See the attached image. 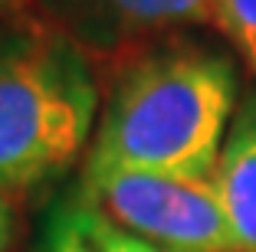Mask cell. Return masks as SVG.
Returning <instances> with one entry per match:
<instances>
[{"label": "cell", "mask_w": 256, "mask_h": 252, "mask_svg": "<svg viewBox=\"0 0 256 252\" xmlns=\"http://www.w3.org/2000/svg\"><path fill=\"white\" fill-rule=\"evenodd\" d=\"M236 62L217 46L164 36L118 62L89 161L210 180L240 102Z\"/></svg>", "instance_id": "obj_1"}, {"label": "cell", "mask_w": 256, "mask_h": 252, "mask_svg": "<svg viewBox=\"0 0 256 252\" xmlns=\"http://www.w3.org/2000/svg\"><path fill=\"white\" fill-rule=\"evenodd\" d=\"M210 187L240 252H256V89H246L236 102Z\"/></svg>", "instance_id": "obj_5"}, {"label": "cell", "mask_w": 256, "mask_h": 252, "mask_svg": "<svg viewBox=\"0 0 256 252\" xmlns=\"http://www.w3.org/2000/svg\"><path fill=\"white\" fill-rule=\"evenodd\" d=\"M20 0H0V13H7V10H14Z\"/></svg>", "instance_id": "obj_9"}, {"label": "cell", "mask_w": 256, "mask_h": 252, "mask_svg": "<svg viewBox=\"0 0 256 252\" xmlns=\"http://www.w3.org/2000/svg\"><path fill=\"white\" fill-rule=\"evenodd\" d=\"M79 197L161 252H236L210 180L128 171L86 157Z\"/></svg>", "instance_id": "obj_3"}, {"label": "cell", "mask_w": 256, "mask_h": 252, "mask_svg": "<svg viewBox=\"0 0 256 252\" xmlns=\"http://www.w3.org/2000/svg\"><path fill=\"white\" fill-rule=\"evenodd\" d=\"M16 7L72 39L96 66L214 20V0H20Z\"/></svg>", "instance_id": "obj_4"}, {"label": "cell", "mask_w": 256, "mask_h": 252, "mask_svg": "<svg viewBox=\"0 0 256 252\" xmlns=\"http://www.w3.org/2000/svg\"><path fill=\"white\" fill-rule=\"evenodd\" d=\"M214 26L240 49L256 72V0H214Z\"/></svg>", "instance_id": "obj_7"}, {"label": "cell", "mask_w": 256, "mask_h": 252, "mask_svg": "<svg viewBox=\"0 0 256 252\" xmlns=\"http://www.w3.org/2000/svg\"><path fill=\"white\" fill-rule=\"evenodd\" d=\"M43 252H161L142 236L122 230L79 193L60 200L43 223Z\"/></svg>", "instance_id": "obj_6"}, {"label": "cell", "mask_w": 256, "mask_h": 252, "mask_svg": "<svg viewBox=\"0 0 256 252\" xmlns=\"http://www.w3.org/2000/svg\"><path fill=\"white\" fill-rule=\"evenodd\" d=\"M16 230H20V216H16L14 200L0 197V252H10V249H14Z\"/></svg>", "instance_id": "obj_8"}, {"label": "cell", "mask_w": 256, "mask_h": 252, "mask_svg": "<svg viewBox=\"0 0 256 252\" xmlns=\"http://www.w3.org/2000/svg\"><path fill=\"white\" fill-rule=\"evenodd\" d=\"M96 62L23 7L0 13V197L53 187L96 134Z\"/></svg>", "instance_id": "obj_2"}, {"label": "cell", "mask_w": 256, "mask_h": 252, "mask_svg": "<svg viewBox=\"0 0 256 252\" xmlns=\"http://www.w3.org/2000/svg\"><path fill=\"white\" fill-rule=\"evenodd\" d=\"M236 252H240V249H236Z\"/></svg>", "instance_id": "obj_10"}]
</instances>
